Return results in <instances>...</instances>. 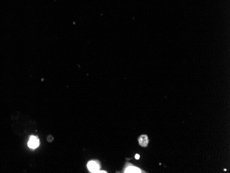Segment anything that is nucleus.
Listing matches in <instances>:
<instances>
[{
    "label": "nucleus",
    "instance_id": "1",
    "mask_svg": "<svg viewBox=\"0 0 230 173\" xmlns=\"http://www.w3.org/2000/svg\"><path fill=\"white\" fill-rule=\"evenodd\" d=\"M88 168L91 172H96L100 169V164L97 161H90L88 164Z\"/></svg>",
    "mask_w": 230,
    "mask_h": 173
},
{
    "label": "nucleus",
    "instance_id": "2",
    "mask_svg": "<svg viewBox=\"0 0 230 173\" xmlns=\"http://www.w3.org/2000/svg\"><path fill=\"white\" fill-rule=\"evenodd\" d=\"M28 145L29 148H31L35 149V148H37V147H38L39 145V139L37 138V137H35V136L31 137V138H30L28 144Z\"/></svg>",
    "mask_w": 230,
    "mask_h": 173
},
{
    "label": "nucleus",
    "instance_id": "3",
    "mask_svg": "<svg viewBox=\"0 0 230 173\" xmlns=\"http://www.w3.org/2000/svg\"><path fill=\"white\" fill-rule=\"evenodd\" d=\"M138 143H139V145L142 147H147L148 145V143H149V139L147 135H141L139 138H138Z\"/></svg>",
    "mask_w": 230,
    "mask_h": 173
},
{
    "label": "nucleus",
    "instance_id": "4",
    "mask_svg": "<svg viewBox=\"0 0 230 173\" xmlns=\"http://www.w3.org/2000/svg\"><path fill=\"white\" fill-rule=\"evenodd\" d=\"M124 172H141V171L139 168L130 165V166H128V168H126Z\"/></svg>",
    "mask_w": 230,
    "mask_h": 173
},
{
    "label": "nucleus",
    "instance_id": "5",
    "mask_svg": "<svg viewBox=\"0 0 230 173\" xmlns=\"http://www.w3.org/2000/svg\"><path fill=\"white\" fill-rule=\"evenodd\" d=\"M139 157H140V156H139V154H136V156H135V159H139Z\"/></svg>",
    "mask_w": 230,
    "mask_h": 173
}]
</instances>
